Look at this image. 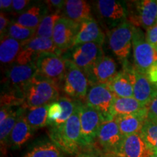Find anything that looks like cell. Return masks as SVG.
<instances>
[{"label": "cell", "mask_w": 157, "mask_h": 157, "mask_svg": "<svg viewBox=\"0 0 157 157\" xmlns=\"http://www.w3.org/2000/svg\"><path fill=\"white\" fill-rule=\"evenodd\" d=\"M73 114L60 126L50 127L49 135L51 141L57 145L66 154L76 156L83 149L81 145L80 105L82 101L76 100Z\"/></svg>", "instance_id": "cell-1"}, {"label": "cell", "mask_w": 157, "mask_h": 157, "mask_svg": "<svg viewBox=\"0 0 157 157\" xmlns=\"http://www.w3.org/2000/svg\"><path fill=\"white\" fill-rule=\"evenodd\" d=\"M60 88L48 78L36 74L23 89L25 109L39 107L56 102L60 98Z\"/></svg>", "instance_id": "cell-2"}, {"label": "cell", "mask_w": 157, "mask_h": 157, "mask_svg": "<svg viewBox=\"0 0 157 157\" xmlns=\"http://www.w3.org/2000/svg\"><path fill=\"white\" fill-rule=\"evenodd\" d=\"M66 60V72L62 90L68 97L78 101H85L90 82L86 74L71 60Z\"/></svg>", "instance_id": "cell-3"}, {"label": "cell", "mask_w": 157, "mask_h": 157, "mask_svg": "<svg viewBox=\"0 0 157 157\" xmlns=\"http://www.w3.org/2000/svg\"><path fill=\"white\" fill-rule=\"evenodd\" d=\"M37 74L62 88L66 72V60L61 55L42 52L34 60Z\"/></svg>", "instance_id": "cell-4"}, {"label": "cell", "mask_w": 157, "mask_h": 157, "mask_svg": "<svg viewBox=\"0 0 157 157\" xmlns=\"http://www.w3.org/2000/svg\"><path fill=\"white\" fill-rule=\"evenodd\" d=\"M133 58L135 68L146 74L149 68L157 62V50L146 39L140 28L133 26Z\"/></svg>", "instance_id": "cell-5"}, {"label": "cell", "mask_w": 157, "mask_h": 157, "mask_svg": "<svg viewBox=\"0 0 157 157\" xmlns=\"http://www.w3.org/2000/svg\"><path fill=\"white\" fill-rule=\"evenodd\" d=\"M104 56L101 45L97 43H85L75 45L62 56L71 60L86 74Z\"/></svg>", "instance_id": "cell-6"}, {"label": "cell", "mask_w": 157, "mask_h": 157, "mask_svg": "<svg viewBox=\"0 0 157 157\" xmlns=\"http://www.w3.org/2000/svg\"><path fill=\"white\" fill-rule=\"evenodd\" d=\"M127 15L131 25L148 30L157 22V0H142L127 4Z\"/></svg>", "instance_id": "cell-7"}, {"label": "cell", "mask_w": 157, "mask_h": 157, "mask_svg": "<svg viewBox=\"0 0 157 157\" xmlns=\"http://www.w3.org/2000/svg\"><path fill=\"white\" fill-rule=\"evenodd\" d=\"M103 117L98 111L82 102L80 105V124H81V145L82 149L95 146Z\"/></svg>", "instance_id": "cell-8"}, {"label": "cell", "mask_w": 157, "mask_h": 157, "mask_svg": "<svg viewBox=\"0 0 157 157\" xmlns=\"http://www.w3.org/2000/svg\"><path fill=\"white\" fill-rule=\"evenodd\" d=\"M133 26L127 20L109 31V46L114 56L125 63L132 48Z\"/></svg>", "instance_id": "cell-9"}, {"label": "cell", "mask_w": 157, "mask_h": 157, "mask_svg": "<svg viewBox=\"0 0 157 157\" xmlns=\"http://www.w3.org/2000/svg\"><path fill=\"white\" fill-rule=\"evenodd\" d=\"M115 97L107 86L96 84L90 87L84 103L98 111L106 122L114 119L112 109Z\"/></svg>", "instance_id": "cell-10"}, {"label": "cell", "mask_w": 157, "mask_h": 157, "mask_svg": "<svg viewBox=\"0 0 157 157\" xmlns=\"http://www.w3.org/2000/svg\"><path fill=\"white\" fill-rule=\"evenodd\" d=\"M123 138L114 118L102 124L94 146L107 157H113L117 154Z\"/></svg>", "instance_id": "cell-11"}, {"label": "cell", "mask_w": 157, "mask_h": 157, "mask_svg": "<svg viewBox=\"0 0 157 157\" xmlns=\"http://www.w3.org/2000/svg\"><path fill=\"white\" fill-rule=\"evenodd\" d=\"M95 10L101 23L110 30L116 28L127 20V11L120 2L115 0H98Z\"/></svg>", "instance_id": "cell-12"}, {"label": "cell", "mask_w": 157, "mask_h": 157, "mask_svg": "<svg viewBox=\"0 0 157 157\" xmlns=\"http://www.w3.org/2000/svg\"><path fill=\"white\" fill-rule=\"evenodd\" d=\"M133 87V93L135 99L143 105H146L157 95V88L149 81L146 74L141 73L134 67L124 66Z\"/></svg>", "instance_id": "cell-13"}, {"label": "cell", "mask_w": 157, "mask_h": 157, "mask_svg": "<svg viewBox=\"0 0 157 157\" xmlns=\"http://www.w3.org/2000/svg\"><path fill=\"white\" fill-rule=\"evenodd\" d=\"M42 52H54L62 56L52 39L34 36L23 43L22 49L16 60V63L19 65L32 63L36 57Z\"/></svg>", "instance_id": "cell-14"}, {"label": "cell", "mask_w": 157, "mask_h": 157, "mask_svg": "<svg viewBox=\"0 0 157 157\" xmlns=\"http://www.w3.org/2000/svg\"><path fill=\"white\" fill-rule=\"evenodd\" d=\"M79 26V24L73 22L63 15L57 20L52 39L61 54L70 50L74 46Z\"/></svg>", "instance_id": "cell-15"}, {"label": "cell", "mask_w": 157, "mask_h": 157, "mask_svg": "<svg viewBox=\"0 0 157 157\" xmlns=\"http://www.w3.org/2000/svg\"><path fill=\"white\" fill-rule=\"evenodd\" d=\"M37 74L34 63L27 65L15 64L6 73L4 92H23V89Z\"/></svg>", "instance_id": "cell-16"}, {"label": "cell", "mask_w": 157, "mask_h": 157, "mask_svg": "<svg viewBox=\"0 0 157 157\" xmlns=\"http://www.w3.org/2000/svg\"><path fill=\"white\" fill-rule=\"evenodd\" d=\"M118 73L115 60L111 57L104 56L85 74L90 85L93 86L96 84L107 85Z\"/></svg>", "instance_id": "cell-17"}, {"label": "cell", "mask_w": 157, "mask_h": 157, "mask_svg": "<svg viewBox=\"0 0 157 157\" xmlns=\"http://www.w3.org/2000/svg\"><path fill=\"white\" fill-rule=\"evenodd\" d=\"M155 152L148 146L140 133L124 137L113 157H151Z\"/></svg>", "instance_id": "cell-18"}, {"label": "cell", "mask_w": 157, "mask_h": 157, "mask_svg": "<svg viewBox=\"0 0 157 157\" xmlns=\"http://www.w3.org/2000/svg\"><path fill=\"white\" fill-rule=\"evenodd\" d=\"M105 39V34L100 25L93 17H91L80 24L74 46L85 43H97L102 46Z\"/></svg>", "instance_id": "cell-19"}, {"label": "cell", "mask_w": 157, "mask_h": 157, "mask_svg": "<svg viewBox=\"0 0 157 157\" xmlns=\"http://www.w3.org/2000/svg\"><path fill=\"white\" fill-rule=\"evenodd\" d=\"M148 117L147 107L139 112L129 115L119 116L115 117L119 130L123 137L140 133L143 124Z\"/></svg>", "instance_id": "cell-20"}, {"label": "cell", "mask_w": 157, "mask_h": 157, "mask_svg": "<svg viewBox=\"0 0 157 157\" xmlns=\"http://www.w3.org/2000/svg\"><path fill=\"white\" fill-rule=\"evenodd\" d=\"M62 15L79 25L84 21L93 17L90 5L88 2L84 0L65 1Z\"/></svg>", "instance_id": "cell-21"}, {"label": "cell", "mask_w": 157, "mask_h": 157, "mask_svg": "<svg viewBox=\"0 0 157 157\" xmlns=\"http://www.w3.org/2000/svg\"><path fill=\"white\" fill-rule=\"evenodd\" d=\"M34 131L31 129L25 117V112L19 117L10 135L8 146L13 149L22 147L32 137Z\"/></svg>", "instance_id": "cell-22"}, {"label": "cell", "mask_w": 157, "mask_h": 157, "mask_svg": "<svg viewBox=\"0 0 157 157\" xmlns=\"http://www.w3.org/2000/svg\"><path fill=\"white\" fill-rule=\"evenodd\" d=\"M23 43L11 38L7 35L1 37L0 43V61L5 65L12 64L18 57Z\"/></svg>", "instance_id": "cell-23"}, {"label": "cell", "mask_w": 157, "mask_h": 157, "mask_svg": "<svg viewBox=\"0 0 157 157\" xmlns=\"http://www.w3.org/2000/svg\"><path fill=\"white\" fill-rule=\"evenodd\" d=\"M108 88L118 98H132L133 87L124 70L119 71L107 84Z\"/></svg>", "instance_id": "cell-24"}, {"label": "cell", "mask_w": 157, "mask_h": 157, "mask_svg": "<svg viewBox=\"0 0 157 157\" xmlns=\"http://www.w3.org/2000/svg\"><path fill=\"white\" fill-rule=\"evenodd\" d=\"M47 7L34 5L20 14L15 22L26 28L36 29L43 17L47 15Z\"/></svg>", "instance_id": "cell-25"}, {"label": "cell", "mask_w": 157, "mask_h": 157, "mask_svg": "<svg viewBox=\"0 0 157 157\" xmlns=\"http://www.w3.org/2000/svg\"><path fill=\"white\" fill-rule=\"evenodd\" d=\"M146 108L134 97L132 98H118L115 97L113 104L112 113L113 117L119 116L129 115L139 112Z\"/></svg>", "instance_id": "cell-26"}, {"label": "cell", "mask_w": 157, "mask_h": 157, "mask_svg": "<svg viewBox=\"0 0 157 157\" xmlns=\"http://www.w3.org/2000/svg\"><path fill=\"white\" fill-rule=\"evenodd\" d=\"M11 111L6 120L0 124V140H1L2 150H5L8 146V141L10 135L12 130L14 128L15 124L18 120L19 117L25 112V109L22 106L15 107Z\"/></svg>", "instance_id": "cell-27"}, {"label": "cell", "mask_w": 157, "mask_h": 157, "mask_svg": "<svg viewBox=\"0 0 157 157\" xmlns=\"http://www.w3.org/2000/svg\"><path fill=\"white\" fill-rule=\"evenodd\" d=\"M50 105L31 108L25 111V117L34 132L48 125V113Z\"/></svg>", "instance_id": "cell-28"}, {"label": "cell", "mask_w": 157, "mask_h": 157, "mask_svg": "<svg viewBox=\"0 0 157 157\" xmlns=\"http://www.w3.org/2000/svg\"><path fill=\"white\" fill-rule=\"evenodd\" d=\"M66 154L53 142H44L37 144L23 157H65Z\"/></svg>", "instance_id": "cell-29"}, {"label": "cell", "mask_w": 157, "mask_h": 157, "mask_svg": "<svg viewBox=\"0 0 157 157\" xmlns=\"http://www.w3.org/2000/svg\"><path fill=\"white\" fill-rule=\"evenodd\" d=\"M140 134L149 148L157 152V120L147 117Z\"/></svg>", "instance_id": "cell-30"}, {"label": "cell", "mask_w": 157, "mask_h": 157, "mask_svg": "<svg viewBox=\"0 0 157 157\" xmlns=\"http://www.w3.org/2000/svg\"><path fill=\"white\" fill-rule=\"evenodd\" d=\"M60 13H49L43 19L36 28L35 36L42 38L52 39L53 34L54 26L57 20L61 17Z\"/></svg>", "instance_id": "cell-31"}, {"label": "cell", "mask_w": 157, "mask_h": 157, "mask_svg": "<svg viewBox=\"0 0 157 157\" xmlns=\"http://www.w3.org/2000/svg\"><path fill=\"white\" fill-rule=\"evenodd\" d=\"M36 29L26 28L18 23L13 22L9 25L5 35H7L15 40L24 43L34 38L36 34Z\"/></svg>", "instance_id": "cell-32"}, {"label": "cell", "mask_w": 157, "mask_h": 157, "mask_svg": "<svg viewBox=\"0 0 157 157\" xmlns=\"http://www.w3.org/2000/svg\"><path fill=\"white\" fill-rule=\"evenodd\" d=\"M57 101L60 104V105L63 108V113L60 119L50 127L60 126V125L64 124L71 117L74 110H75L76 103V100H73L68 96H63V97L59 98V99Z\"/></svg>", "instance_id": "cell-33"}, {"label": "cell", "mask_w": 157, "mask_h": 157, "mask_svg": "<svg viewBox=\"0 0 157 157\" xmlns=\"http://www.w3.org/2000/svg\"><path fill=\"white\" fill-rule=\"evenodd\" d=\"M63 113V108L58 101L50 104L48 113V125L51 126L60 119Z\"/></svg>", "instance_id": "cell-34"}, {"label": "cell", "mask_w": 157, "mask_h": 157, "mask_svg": "<svg viewBox=\"0 0 157 157\" xmlns=\"http://www.w3.org/2000/svg\"><path fill=\"white\" fill-rule=\"evenodd\" d=\"M48 11L50 13H60L63 10L65 1L63 0H48L44 2Z\"/></svg>", "instance_id": "cell-35"}, {"label": "cell", "mask_w": 157, "mask_h": 157, "mask_svg": "<svg viewBox=\"0 0 157 157\" xmlns=\"http://www.w3.org/2000/svg\"><path fill=\"white\" fill-rule=\"evenodd\" d=\"M74 157H107L103 153L99 151L95 146L92 148L84 149Z\"/></svg>", "instance_id": "cell-36"}, {"label": "cell", "mask_w": 157, "mask_h": 157, "mask_svg": "<svg viewBox=\"0 0 157 157\" xmlns=\"http://www.w3.org/2000/svg\"><path fill=\"white\" fill-rule=\"evenodd\" d=\"M146 39L149 44L154 47L157 50V23L146 30Z\"/></svg>", "instance_id": "cell-37"}, {"label": "cell", "mask_w": 157, "mask_h": 157, "mask_svg": "<svg viewBox=\"0 0 157 157\" xmlns=\"http://www.w3.org/2000/svg\"><path fill=\"white\" fill-rule=\"evenodd\" d=\"M31 1L29 0H13L11 10L15 13L21 14L22 12H24V10L30 5Z\"/></svg>", "instance_id": "cell-38"}, {"label": "cell", "mask_w": 157, "mask_h": 157, "mask_svg": "<svg viewBox=\"0 0 157 157\" xmlns=\"http://www.w3.org/2000/svg\"><path fill=\"white\" fill-rule=\"evenodd\" d=\"M10 23L9 17L7 16L6 13L4 12H1V14H0V34H1V37L6 34Z\"/></svg>", "instance_id": "cell-39"}, {"label": "cell", "mask_w": 157, "mask_h": 157, "mask_svg": "<svg viewBox=\"0 0 157 157\" xmlns=\"http://www.w3.org/2000/svg\"><path fill=\"white\" fill-rule=\"evenodd\" d=\"M148 117L157 120V95L146 105Z\"/></svg>", "instance_id": "cell-40"}, {"label": "cell", "mask_w": 157, "mask_h": 157, "mask_svg": "<svg viewBox=\"0 0 157 157\" xmlns=\"http://www.w3.org/2000/svg\"><path fill=\"white\" fill-rule=\"evenodd\" d=\"M13 109V108L7 106H1V111H0V124H2L6 120V119L10 113Z\"/></svg>", "instance_id": "cell-41"}, {"label": "cell", "mask_w": 157, "mask_h": 157, "mask_svg": "<svg viewBox=\"0 0 157 157\" xmlns=\"http://www.w3.org/2000/svg\"><path fill=\"white\" fill-rule=\"evenodd\" d=\"M13 1L12 0H1L0 1V8L2 12L5 13V11L11 10Z\"/></svg>", "instance_id": "cell-42"}, {"label": "cell", "mask_w": 157, "mask_h": 157, "mask_svg": "<svg viewBox=\"0 0 157 157\" xmlns=\"http://www.w3.org/2000/svg\"><path fill=\"white\" fill-rule=\"evenodd\" d=\"M151 157H157V152H155Z\"/></svg>", "instance_id": "cell-43"}, {"label": "cell", "mask_w": 157, "mask_h": 157, "mask_svg": "<svg viewBox=\"0 0 157 157\" xmlns=\"http://www.w3.org/2000/svg\"><path fill=\"white\" fill-rule=\"evenodd\" d=\"M156 23H157V22H156Z\"/></svg>", "instance_id": "cell-44"}]
</instances>
